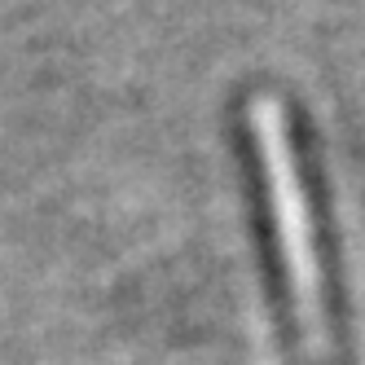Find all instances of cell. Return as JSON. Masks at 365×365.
<instances>
[{
    "instance_id": "1",
    "label": "cell",
    "mask_w": 365,
    "mask_h": 365,
    "mask_svg": "<svg viewBox=\"0 0 365 365\" xmlns=\"http://www.w3.org/2000/svg\"><path fill=\"white\" fill-rule=\"evenodd\" d=\"M273 330H277V348L286 365H356V326H352V308L348 304H317V322L322 339L308 334V322L295 304L273 308Z\"/></svg>"
}]
</instances>
